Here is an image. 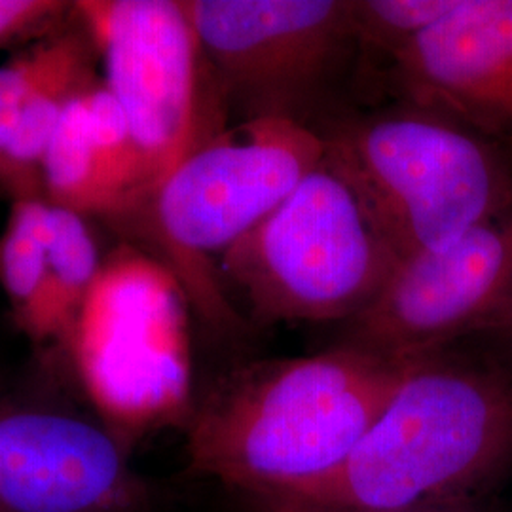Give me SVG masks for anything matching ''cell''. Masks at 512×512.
<instances>
[{"label": "cell", "mask_w": 512, "mask_h": 512, "mask_svg": "<svg viewBox=\"0 0 512 512\" xmlns=\"http://www.w3.org/2000/svg\"><path fill=\"white\" fill-rule=\"evenodd\" d=\"M488 336H494L495 340L501 342V346L512 355V302L507 313L503 315V319L497 323V327Z\"/></svg>", "instance_id": "cell-20"}, {"label": "cell", "mask_w": 512, "mask_h": 512, "mask_svg": "<svg viewBox=\"0 0 512 512\" xmlns=\"http://www.w3.org/2000/svg\"><path fill=\"white\" fill-rule=\"evenodd\" d=\"M399 101L465 126L512 156V0H456L391 61Z\"/></svg>", "instance_id": "cell-10"}, {"label": "cell", "mask_w": 512, "mask_h": 512, "mask_svg": "<svg viewBox=\"0 0 512 512\" xmlns=\"http://www.w3.org/2000/svg\"><path fill=\"white\" fill-rule=\"evenodd\" d=\"M245 503L251 512H361L344 511V509H330L313 505L310 501L296 499L291 495L268 494L245 497ZM376 512H486V509L478 503V499H461V501H444V503H431V505H420L410 509H399V511H376Z\"/></svg>", "instance_id": "cell-19"}, {"label": "cell", "mask_w": 512, "mask_h": 512, "mask_svg": "<svg viewBox=\"0 0 512 512\" xmlns=\"http://www.w3.org/2000/svg\"><path fill=\"white\" fill-rule=\"evenodd\" d=\"M46 256V293L31 329L37 340L69 334L80 306L101 270L92 234L82 215L59 205H50Z\"/></svg>", "instance_id": "cell-13"}, {"label": "cell", "mask_w": 512, "mask_h": 512, "mask_svg": "<svg viewBox=\"0 0 512 512\" xmlns=\"http://www.w3.org/2000/svg\"><path fill=\"white\" fill-rule=\"evenodd\" d=\"M103 55L105 88L128 120L148 192L198 143L200 40L186 2H76Z\"/></svg>", "instance_id": "cell-8"}, {"label": "cell", "mask_w": 512, "mask_h": 512, "mask_svg": "<svg viewBox=\"0 0 512 512\" xmlns=\"http://www.w3.org/2000/svg\"><path fill=\"white\" fill-rule=\"evenodd\" d=\"M401 262L452 245L512 207V156L458 122L399 101L319 131Z\"/></svg>", "instance_id": "cell-3"}, {"label": "cell", "mask_w": 512, "mask_h": 512, "mask_svg": "<svg viewBox=\"0 0 512 512\" xmlns=\"http://www.w3.org/2000/svg\"><path fill=\"white\" fill-rule=\"evenodd\" d=\"M351 21L363 54L393 61L421 33L444 18L456 0H349Z\"/></svg>", "instance_id": "cell-15"}, {"label": "cell", "mask_w": 512, "mask_h": 512, "mask_svg": "<svg viewBox=\"0 0 512 512\" xmlns=\"http://www.w3.org/2000/svg\"><path fill=\"white\" fill-rule=\"evenodd\" d=\"M67 336L80 382L118 437L183 412L190 385L183 291L162 264L133 251L112 256Z\"/></svg>", "instance_id": "cell-6"}, {"label": "cell", "mask_w": 512, "mask_h": 512, "mask_svg": "<svg viewBox=\"0 0 512 512\" xmlns=\"http://www.w3.org/2000/svg\"><path fill=\"white\" fill-rule=\"evenodd\" d=\"M48 213V203L19 200L0 243V279L29 332L37 321L48 283Z\"/></svg>", "instance_id": "cell-14"}, {"label": "cell", "mask_w": 512, "mask_h": 512, "mask_svg": "<svg viewBox=\"0 0 512 512\" xmlns=\"http://www.w3.org/2000/svg\"><path fill=\"white\" fill-rule=\"evenodd\" d=\"M80 63L55 74L44 82L18 109L16 128L10 143L0 156V164L10 171H29L44 162L61 114L73 99Z\"/></svg>", "instance_id": "cell-16"}, {"label": "cell", "mask_w": 512, "mask_h": 512, "mask_svg": "<svg viewBox=\"0 0 512 512\" xmlns=\"http://www.w3.org/2000/svg\"><path fill=\"white\" fill-rule=\"evenodd\" d=\"M512 467V366L458 344L414 357L349 458L291 497L344 511L478 499Z\"/></svg>", "instance_id": "cell-2"}, {"label": "cell", "mask_w": 512, "mask_h": 512, "mask_svg": "<svg viewBox=\"0 0 512 512\" xmlns=\"http://www.w3.org/2000/svg\"><path fill=\"white\" fill-rule=\"evenodd\" d=\"M220 90L243 116L319 131L334 95L363 54L349 0L186 2Z\"/></svg>", "instance_id": "cell-5"}, {"label": "cell", "mask_w": 512, "mask_h": 512, "mask_svg": "<svg viewBox=\"0 0 512 512\" xmlns=\"http://www.w3.org/2000/svg\"><path fill=\"white\" fill-rule=\"evenodd\" d=\"M325 158L323 139L285 120L241 122L184 158L152 192L167 245L226 251L285 202Z\"/></svg>", "instance_id": "cell-9"}, {"label": "cell", "mask_w": 512, "mask_h": 512, "mask_svg": "<svg viewBox=\"0 0 512 512\" xmlns=\"http://www.w3.org/2000/svg\"><path fill=\"white\" fill-rule=\"evenodd\" d=\"M410 363L332 346L241 366L190 421L188 469L243 499L306 488L342 467Z\"/></svg>", "instance_id": "cell-1"}, {"label": "cell", "mask_w": 512, "mask_h": 512, "mask_svg": "<svg viewBox=\"0 0 512 512\" xmlns=\"http://www.w3.org/2000/svg\"><path fill=\"white\" fill-rule=\"evenodd\" d=\"M512 302V207L452 245L403 260L336 346L414 359L488 336Z\"/></svg>", "instance_id": "cell-7"}, {"label": "cell", "mask_w": 512, "mask_h": 512, "mask_svg": "<svg viewBox=\"0 0 512 512\" xmlns=\"http://www.w3.org/2000/svg\"><path fill=\"white\" fill-rule=\"evenodd\" d=\"M42 173L54 205L78 215L118 209L148 192L126 114L107 88L67 103Z\"/></svg>", "instance_id": "cell-12"}, {"label": "cell", "mask_w": 512, "mask_h": 512, "mask_svg": "<svg viewBox=\"0 0 512 512\" xmlns=\"http://www.w3.org/2000/svg\"><path fill=\"white\" fill-rule=\"evenodd\" d=\"M399 264L357 188L327 158L222 255L258 325H342L382 293Z\"/></svg>", "instance_id": "cell-4"}, {"label": "cell", "mask_w": 512, "mask_h": 512, "mask_svg": "<svg viewBox=\"0 0 512 512\" xmlns=\"http://www.w3.org/2000/svg\"><path fill=\"white\" fill-rule=\"evenodd\" d=\"M63 10L65 4L50 0H0V44L37 33Z\"/></svg>", "instance_id": "cell-18"}, {"label": "cell", "mask_w": 512, "mask_h": 512, "mask_svg": "<svg viewBox=\"0 0 512 512\" xmlns=\"http://www.w3.org/2000/svg\"><path fill=\"white\" fill-rule=\"evenodd\" d=\"M78 50L71 40L44 46L33 54L0 67V112L19 109L38 88L55 74L73 67Z\"/></svg>", "instance_id": "cell-17"}, {"label": "cell", "mask_w": 512, "mask_h": 512, "mask_svg": "<svg viewBox=\"0 0 512 512\" xmlns=\"http://www.w3.org/2000/svg\"><path fill=\"white\" fill-rule=\"evenodd\" d=\"M143 499L114 431L50 410L0 414V512H133Z\"/></svg>", "instance_id": "cell-11"}]
</instances>
